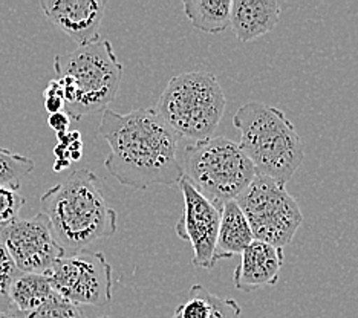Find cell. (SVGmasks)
I'll return each instance as SVG.
<instances>
[{
	"mask_svg": "<svg viewBox=\"0 0 358 318\" xmlns=\"http://www.w3.org/2000/svg\"><path fill=\"white\" fill-rule=\"evenodd\" d=\"M99 133L109 144L104 167L120 184L135 190L178 187L184 178L179 136L155 109L118 113L106 109Z\"/></svg>",
	"mask_w": 358,
	"mask_h": 318,
	"instance_id": "6da1fadb",
	"label": "cell"
},
{
	"mask_svg": "<svg viewBox=\"0 0 358 318\" xmlns=\"http://www.w3.org/2000/svg\"><path fill=\"white\" fill-rule=\"evenodd\" d=\"M54 292L46 274L17 273L10 287L11 306L23 314H29Z\"/></svg>",
	"mask_w": 358,
	"mask_h": 318,
	"instance_id": "e0dca14e",
	"label": "cell"
},
{
	"mask_svg": "<svg viewBox=\"0 0 358 318\" xmlns=\"http://www.w3.org/2000/svg\"><path fill=\"white\" fill-rule=\"evenodd\" d=\"M69 166H71V161H62V159H55V162H54V171H57V173H59V171L66 170Z\"/></svg>",
	"mask_w": 358,
	"mask_h": 318,
	"instance_id": "d4e9b609",
	"label": "cell"
},
{
	"mask_svg": "<svg viewBox=\"0 0 358 318\" xmlns=\"http://www.w3.org/2000/svg\"><path fill=\"white\" fill-rule=\"evenodd\" d=\"M283 265V248L253 240L241 254V263L234 269L236 289L253 292L268 284H275Z\"/></svg>",
	"mask_w": 358,
	"mask_h": 318,
	"instance_id": "7c38bea8",
	"label": "cell"
},
{
	"mask_svg": "<svg viewBox=\"0 0 358 318\" xmlns=\"http://www.w3.org/2000/svg\"><path fill=\"white\" fill-rule=\"evenodd\" d=\"M27 318H86L80 306L71 303L55 291L48 297L36 311L27 315Z\"/></svg>",
	"mask_w": 358,
	"mask_h": 318,
	"instance_id": "d6986e66",
	"label": "cell"
},
{
	"mask_svg": "<svg viewBox=\"0 0 358 318\" xmlns=\"http://www.w3.org/2000/svg\"><path fill=\"white\" fill-rule=\"evenodd\" d=\"M23 205H25V198L19 190L0 187V226H5L17 219Z\"/></svg>",
	"mask_w": 358,
	"mask_h": 318,
	"instance_id": "44dd1931",
	"label": "cell"
},
{
	"mask_svg": "<svg viewBox=\"0 0 358 318\" xmlns=\"http://www.w3.org/2000/svg\"><path fill=\"white\" fill-rule=\"evenodd\" d=\"M54 69L64 96V112L74 121L109 109L124 72L109 40L57 55Z\"/></svg>",
	"mask_w": 358,
	"mask_h": 318,
	"instance_id": "277c9868",
	"label": "cell"
},
{
	"mask_svg": "<svg viewBox=\"0 0 358 318\" xmlns=\"http://www.w3.org/2000/svg\"><path fill=\"white\" fill-rule=\"evenodd\" d=\"M43 98H45V109L50 115L51 113L64 110V96H63L62 86L59 81H57V78L51 80L50 83H48L43 92Z\"/></svg>",
	"mask_w": 358,
	"mask_h": 318,
	"instance_id": "7402d4cb",
	"label": "cell"
},
{
	"mask_svg": "<svg viewBox=\"0 0 358 318\" xmlns=\"http://www.w3.org/2000/svg\"><path fill=\"white\" fill-rule=\"evenodd\" d=\"M71 117L68 115L66 112H57V113H51L50 117H48V126H50L55 133H64L68 132L69 127H71Z\"/></svg>",
	"mask_w": 358,
	"mask_h": 318,
	"instance_id": "603a6c76",
	"label": "cell"
},
{
	"mask_svg": "<svg viewBox=\"0 0 358 318\" xmlns=\"http://www.w3.org/2000/svg\"><path fill=\"white\" fill-rule=\"evenodd\" d=\"M52 289L77 306H104L112 300V266L103 252L63 256L45 273Z\"/></svg>",
	"mask_w": 358,
	"mask_h": 318,
	"instance_id": "ba28073f",
	"label": "cell"
},
{
	"mask_svg": "<svg viewBox=\"0 0 358 318\" xmlns=\"http://www.w3.org/2000/svg\"><path fill=\"white\" fill-rule=\"evenodd\" d=\"M255 240L248 220L236 201L225 202L221 208V222L215 247V263L217 260L242 254Z\"/></svg>",
	"mask_w": 358,
	"mask_h": 318,
	"instance_id": "5bb4252c",
	"label": "cell"
},
{
	"mask_svg": "<svg viewBox=\"0 0 358 318\" xmlns=\"http://www.w3.org/2000/svg\"><path fill=\"white\" fill-rule=\"evenodd\" d=\"M280 19L278 0H234L230 27L241 42L248 43L271 32Z\"/></svg>",
	"mask_w": 358,
	"mask_h": 318,
	"instance_id": "4fadbf2b",
	"label": "cell"
},
{
	"mask_svg": "<svg viewBox=\"0 0 358 318\" xmlns=\"http://www.w3.org/2000/svg\"><path fill=\"white\" fill-rule=\"evenodd\" d=\"M40 207L64 256L77 254L117 233V211L106 201L99 176L89 168L72 171L64 181L46 190Z\"/></svg>",
	"mask_w": 358,
	"mask_h": 318,
	"instance_id": "7a4b0ae2",
	"label": "cell"
},
{
	"mask_svg": "<svg viewBox=\"0 0 358 318\" xmlns=\"http://www.w3.org/2000/svg\"><path fill=\"white\" fill-rule=\"evenodd\" d=\"M2 242L19 273L45 274L64 256L55 240L50 220L38 213L29 219H14L2 228Z\"/></svg>",
	"mask_w": 358,
	"mask_h": 318,
	"instance_id": "9c48e42d",
	"label": "cell"
},
{
	"mask_svg": "<svg viewBox=\"0 0 358 318\" xmlns=\"http://www.w3.org/2000/svg\"><path fill=\"white\" fill-rule=\"evenodd\" d=\"M96 318H112V317H96Z\"/></svg>",
	"mask_w": 358,
	"mask_h": 318,
	"instance_id": "484cf974",
	"label": "cell"
},
{
	"mask_svg": "<svg viewBox=\"0 0 358 318\" xmlns=\"http://www.w3.org/2000/svg\"><path fill=\"white\" fill-rule=\"evenodd\" d=\"M187 19L206 34H221L230 28L231 0H185Z\"/></svg>",
	"mask_w": 358,
	"mask_h": 318,
	"instance_id": "2e32d148",
	"label": "cell"
},
{
	"mask_svg": "<svg viewBox=\"0 0 358 318\" xmlns=\"http://www.w3.org/2000/svg\"><path fill=\"white\" fill-rule=\"evenodd\" d=\"M179 190L184 198V211L175 226L176 234L193 248L192 263L196 268H215V247L221 222V207L207 199L189 179L182 178Z\"/></svg>",
	"mask_w": 358,
	"mask_h": 318,
	"instance_id": "30bf717a",
	"label": "cell"
},
{
	"mask_svg": "<svg viewBox=\"0 0 358 318\" xmlns=\"http://www.w3.org/2000/svg\"><path fill=\"white\" fill-rule=\"evenodd\" d=\"M0 318H27V314L20 312L19 309H15L14 306H10L5 311L0 312Z\"/></svg>",
	"mask_w": 358,
	"mask_h": 318,
	"instance_id": "cb8c5ba5",
	"label": "cell"
},
{
	"mask_svg": "<svg viewBox=\"0 0 358 318\" xmlns=\"http://www.w3.org/2000/svg\"><path fill=\"white\" fill-rule=\"evenodd\" d=\"M2 228L0 226V233H2ZM19 271L15 269V266L13 265L10 256L3 247L2 242V236H0V312L5 311L11 306L10 301V287L11 282Z\"/></svg>",
	"mask_w": 358,
	"mask_h": 318,
	"instance_id": "ffe728a7",
	"label": "cell"
},
{
	"mask_svg": "<svg viewBox=\"0 0 358 318\" xmlns=\"http://www.w3.org/2000/svg\"><path fill=\"white\" fill-rule=\"evenodd\" d=\"M233 126L241 132L239 147L262 175L287 185L303 164V144L285 113L260 101L243 104L234 113Z\"/></svg>",
	"mask_w": 358,
	"mask_h": 318,
	"instance_id": "3957f363",
	"label": "cell"
},
{
	"mask_svg": "<svg viewBox=\"0 0 358 318\" xmlns=\"http://www.w3.org/2000/svg\"><path fill=\"white\" fill-rule=\"evenodd\" d=\"M45 15L78 46L100 40L106 0H42Z\"/></svg>",
	"mask_w": 358,
	"mask_h": 318,
	"instance_id": "8fae6325",
	"label": "cell"
},
{
	"mask_svg": "<svg viewBox=\"0 0 358 318\" xmlns=\"http://www.w3.org/2000/svg\"><path fill=\"white\" fill-rule=\"evenodd\" d=\"M172 318H242V309L236 300L221 298L201 284H193Z\"/></svg>",
	"mask_w": 358,
	"mask_h": 318,
	"instance_id": "9a60e30c",
	"label": "cell"
},
{
	"mask_svg": "<svg viewBox=\"0 0 358 318\" xmlns=\"http://www.w3.org/2000/svg\"><path fill=\"white\" fill-rule=\"evenodd\" d=\"M225 94L210 72H184L169 81L155 112L179 138H211L225 112Z\"/></svg>",
	"mask_w": 358,
	"mask_h": 318,
	"instance_id": "5b68a950",
	"label": "cell"
},
{
	"mask_svg": "<svg viewBox=\"0 0 358 318\" xmlns=\"http://www.w3.org/2000/svg\"><path fill=\"white\" fill-rule=\"evenodd\" d=\"M36 167L28 157L0 147V187L19 190L23 179H27Z\"/></svg>",
	"mask_w": 358,
	"mask_h": 318,
	"instance_id": "ac0fdd59",
	"label": "cell"
},
{
	"mask_svg": "<svg viewBox=\"0 0 358 318\" xmlns=\"http://www.w3.org/2000/svg\"><path fill=\"white\" fill-rule=\"evenodd\" d=\"M184 178L217 207L236 201L256 176L255 166L238 143L211 136L187 144L181 153Z\"/></svg>",
	"mask_w": 358,
	"mask_h": 318,
	"instance_id": "8992f818",
	"label": "cell"
},
{
	"mask_svg": "<svg viewBox=\"0 0 358 318\" xmlns=\"http://www.w3.org/2000/svg\"><path fill=\"white\" fill-rule=\"evenodd\" d=\"M236 202L248 220L255 240L285 248L302 225V211L287 185L268 176L256 175Z\"/></svg>",
	"mask_w": 358,
	"mask_h": 318,
	"instance_id": "52a82bcc",
	"label": "cell"
}]
</instances>
